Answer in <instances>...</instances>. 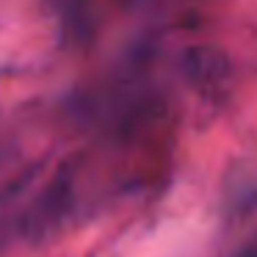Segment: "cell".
Returning a JSON list of instances; mask_svg holds the SVG:
<instances>
[{
    "label": "cell",
    "mask_w": 257,
    "mask_h": 257,
    "mask_svg": "<svg viewBox=\"0 0 257 257\" xmlns=\"http://www.w3.org/2000/svg\"><path fill=\"white\" fill-rule=\"evenodd\" d=\"M20 188H6L0 194V246L6 243L12 229H23V218H25V205L28 199H23Z\"/></svg>",
    "instance_id": "cell-1"
},
{
    "label": "cell",
    "mask_w": 257,
    "mask_h": 257,
    "mask_svg": "<svg viewBox=\"0 0 257 257\" xmlns=\"http://www.w3.org/2000/svg\"><path fill=\"white\" fill-rule=\"evenodd\" d=\"M238 257H257V238L254 240H251V243L249 246H246V249L243 251H240V254Z\"/></svg>",
    "instance_id": "cell-2"
}]
</instances>
